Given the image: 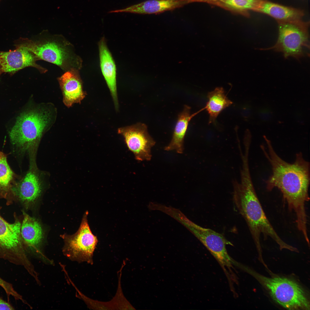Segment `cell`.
<instances>
[{
    "instance_id": "cell-15",
    "label": "cell",
    "mask_w": 310,
    "mask_h": 310,
    "mask_svg": "<svg viewBox=\"0 0 310 310\" xmlns=\"http://www.w3.org/2000/svg\"><path fill=\"white\" fill-rule=\"evenodd\" d=\"M99 48L101 71L110 92L115 108L117 110L119 103L116 84V67L104 37L99 43Z\"/></svg>"
},
{
    "instance_id": "cell-26",
    "label": "cell",
    "mask_w": 310,
    "mask_h": 310,
    "mask_svg": "<svg viewBox=\"0 0 310 310\" xmlns=\"http://www.w3.org/2000/svg\"><path fill=\"white\" fill-rule=\"evenodd\" d=\"M3 73V72L2 70V69H1V67L0 66V76L1 74Z\"/></svg>"
},
{
    "instance_id": "cell-14",
    "label": "cell",
    "mask_w": 310,
    "mask_h": 310,
    "mask_svg": "<svg viewBox=\"0 0 310 310\" xmlns=\"http://www.w3.org/2000/svg\"><path fill=\"white\" fill-rule=\"evenodd\" d=\"M187 4L185 0H148L124 9L111 11L108 13L157 14L173 10Z\"/></svg>"
},
{
    "instance_id": "cell-18",
    "label": "cell",
    "mask_w": 310,
    "mask_h": 310,
    "mask_svg": "<svg viewBox=\"0 0 310 310\" xmlns=\"http://www.w3.org/2000/svg\"><path fill=\"white\" fill-rule=\"evenodd\" d=\"M23 219L21 225V235L29 247L36 249L43 237V232L40 223L36 219L23 212Z\"/></svg>"
},
{
    "instance_id": "cell-13",
    "label": "cell",
    "mask_w": 310,
    "mask_h": 310,
    "mask_svg": "<svg viewBox=\"0 0 310 310\" xmlns=\"http://www.w3.org/2000/svg\"><path fill=\"white\" fill-rule=\"evenodd\" d=\"M58 81L65 105L69 108L75 103H81L86 94L78 69L73 68L66 71Z\"/></svg>"
},
{
    "instance_id": "cell-2",
    "label": "cell",
    "mask_w": 310,
    "mask_h": 310,
    "mask_svg": "<svg viewBox=\"0 0 310 310\" xmlns=\"http://www.w3.org/2000/svg\"><path fill=\"white\" fill-rule=\"evenodd\" d=\"M233 187L234 202L246 222L260 255L261 253L260 240L261 234L264 239L269 237L274 240L280 249L292 251L293 247L280 237L266 215L256 193L248 166H242L240 181H234Z\"/></svg>"
},
{
    "instance_id": "cell-9",
    "label": "cell",
    "mask_w": 310,
    "mask_h": 310,
    "mask_svg": "<svg viewBox=\"0 0 310 310\" xmlns=\"http://www.w3.org/2000/svg\"><path fill=\"white\" fill-rule=\"evenodd\" d=\"M118 133L123 137L127 147L138 161L150 160L151 149L156 142L149 133L147 126L139 123L119 128Z\"/></svg>"
},
{
    "instance_id": "cell-20",
    "label": "cell",
    "mask_w": 310,
    "mask_h": 310,
    "mask_svg": "<svg viewBox=\"0 0 310 310\" xmlns=\"http://www.w3.org/2000/svg\"><path fill=\"white\" fill-rule=\"evenodd\" d=\"M261 0H219L214 4L232 12L248 16V11H254Z\"/></svg>"
},
{
    "instance_id": "cell-19",
    "label": "cell",
    "mask_w": 310,
    "mask_h": 310,
    "mask_svg": "<svg viewBox=\"0 0 310 310\" xmlns=\"http://www.w3.org/2000/svg\"><path fill=\"white\" fill-rule=\"evenodd\" d=\"M207 98L208 101L204 108L209 115V124L214 123L221 112L233 103L227 97L222 88H217L209 92Z\"/></svg>"
},
{
    "instance_id": "cell-17",
    "label": "cell",
    "mask_w": 310,
    "mask_h": 310,
    "mask_svg": "<svg viewBox=\"0 0 310 310\" xmlns=\"http://www.w3.org/2000/svg\"><path fill=\"white\" fill-rule=\"evenodd\" d=\"M254 11L268 15L278 21L301 19L303 13L301 11L266 0H261Z\"/></svg>"
},
{
    "instance_id": "cell-24",
    "label": "cell",
    "mask_w": 310,
    "mask_h": 310,
    "mask_svg": "<svg viewBox=\"0 0 310 310\" xmlns=\"http://www.w3.org/2000/svg\"><path fill=\"white\" fill-rule=\"evenodd\" d=\"M14 309L9 303L0 298V310H13Z\"/></svg>"
},
{
    "instance_id": "cell-5",
    "label": "cell",
    "mask_w": 310,
    "mask_h": 310,
    "mask_svg": "<svg viewBox=\"0 0 310 310\" xmlns=\"http://www.w3.org/2000/svg\"><path fill=\"white\" fill-rule=\"evenodd\" d=\"M20 39L38 60L56 65L66 71L73 68L77 69L78 59L66 41L54 37L36 40L24 38Z\"/></svg>"
},
{
    "instance_id": "cell-10",
    "label": "cell",
    "mask_w": 310,
    "mask_h": 310,
    "mask_svg": "<svg viewBox=\"0 0 310 310\" xmlns=\"http://www.w3.org/2000/svg\"><path fill=\"white\" fill-rule=\"evenodd\" d=\"M187 227L217 260L223 268L232 266L235 261L229 255L226 245H232L221 234L210 228L199 226L189 220Z\"/></svg>"
},
{
    "instance_id": "cell-22",
    "label": "cell",
    "mask_w": 310,
    "mask_h": 310,
    "mask_svg": "<svg viewBox=\"0 0 310 310\" xmlns=\"http://www.w3.org/2000/svg\"><path fill=\"white\" fill-rule=\"evenodd\" d=\"M79 294L81 298L87 305L88 307L90 309L113 310V303L111 300L106 302L98 301L89 298L80 292Z\"/></svg>"
},
{
    "instance_id": "cell-23",
    "label": "cell",
    "mask_w": 310,
    "mask_h": 310,
    "mask_svg": "<svg viewBox=\"0 0 310 310\" xmlns=\"http://www.w3.org/2000/svg\"><path fill=\"white\" fill-rule=\"evenodd\" d=\"M260 118L262 121H268L270 120L272 113L269 108H264L260 109L258 112Z\"/></svg>"
},
{
    "instance_id": "cell-7",
    "label": "cell",
    "mask_w": 310,
    "mask_h": 310,
    "mask_svg": "<svg viewBox=\"0 0 310 310\" xmlns=\"http://www.w3.org/2000/svg\"><path fill=\"white\" fill-rule=\"evenodd\" d=\"M88 212L84 215L78 230L72 235L62 236L65 249L80 262L93 263V253L98 242L97 237L92 232L88 222Z\"/></svg>"
},
{
    "instance_id": "cell-8",
    "label": "cell",
    "mask_w": 310,
    "mask_h": 310,
    "mask_svg": "<svg viewBox=\"0 0 310 310\" xmlns=\"http://www.w3.org/2000/svg\"><path fill=\"white\" fill-rule=\"evenodd\" d=\"M21 224L18 221L10 223L0 216V259L17 263L26 253L22 243Z\"/></svg>"
},
{
    "instance_id": "cell-16",
    "label": "cell",
    "mask_w": 310,
    "mask_h": 310,
    "mask_svg": "<svg viewBox=\"0 0 310 310\" xmlns=\"http://www.w3.org/2000/svg\"><path fill=\"white\" fill-rule=\"evenodd\" d=\"M204 108L191 114V107L186 105L184 106L183 110L178 115L172 139L169 144L165 147V150H175L178 153H183L184 139L189 123L192 118L204 110Z\"/></svg>"
},
{
    "instance_id": "cell-25",
    "label": "cell",
    "mask_w": 310,
    "mask_h": 310,
    "mask_svg": "<svg viewBox=\"0 0 310 310\" xmlns=\"http://www.w3.org/2000/svg\"><path fill=\"white\" fill-rule=\"evenodd\" d=\"M219 0H185L187 4L194 2H204L212 5Z\"/></svg>"
},
{
    "instance_id": "cell-4",
    "label": "cell",
    "mask_w": 310,
    "mask_h": 310,
    "mask_svg": "<svg viewBox=\"0 0 310 310\" xmlns=\"http://www.w3.org/2000/svg\"><path fill=\"white\" fill-rule=\"evenodd\" d=\"M244 269L266 287L273 299L284 308L290 310L309 309L304 292L294 280L280 277H267L245 267Z\"/></svg>"
},
{
    "instance_id": "cell-3",
    "label": "cell",
    "mask_w": 310,
    "mask_h": 310,
    "mask_svg": "<svg viewBox=\"0 0 310 310\" xmlns=\"http://www.w3.org/2000/svg\"><path fill=\"white\" fill-rule=\"evenodd\" d=\"M56 113L51 103L40 104L22 113L9 132L11 144L22 153L36 154L42 136L55 121Z\"/></svg>"
},
{
    "instance_id": "cell-11",
    "label": "cell",
    "mask_w": 310,
    "mask_h": 310,
    "mask_svg": "<svg viewBox=\"0 0 310 310\" xmlns=\"http://www.w3.org/2000/svg\"><path fill=\"white\" fill-rule=\"evenodd\" d=\"M15 49L7 51H0V66L3 72L13 74L27 67H33L41 73L46 69L38 65L35 55L19 39L15 43Z\"/></svg>"
},
{
    "instance_id": "cell-1",
    "label": "cell",
    "mask_w": 310,
    "mask_h": 310,
    "mask_svg": "<svg viewBox=\"0 0 310 310\" xmlns=\"http://www.w3.org/2000/svg\"><path fill=\"white\" fill-rule=\"evenodd\" d=\"M264 138L267 147L262 145L260 148L272 172L266 181V189L271 191L276 188L281 191L289 210L295 214L298 229L305 231L307 223L305 204L309 200V163L301 152L296 154L293 163L286 162L276 153L271 141L265 136Z\"/></svg>"
},
{
    "instance_id": "cell-12",
    "label": "cell",
    "mask_w": 310,
    "mask_h": 310,
    "mask_svg": "<svg viewBox=\"0 0 310 310\" xmlns=\"http://www.w3.org/2000/svg\"><path fill=\"white\" fill-rule=\"evenodd\" d=\"M29 169L21 181L11 188L12 191L23 204L28 206L41 195L44 186L41 173L36 165V158L30 159Z\"/></svg>"
},
{
    "instance_id": "cell-6",
    "label": "cell",
    "mask_w": 310,
    "mask_h": 310,
    "mask_svg": "<svg viewBox=\"0 0 310 310\" xmlns=\"http://www.w3.org/2000/svg\"><path fill=\"white\" fill-rule=\"evenodd\" d=\"M278 36L273 46L261 50H273L282 53L285 58L299 59L304 55V49L309 48L308 23L301 19L278 21Z\"/></svg>"
},
{
    "instance_id": "cell-27",
    "label": "cell",
    "mask_w": 310,
    "mask_h": 310,
    "mask_svg": "<svg viewBox=\"0 0 310 310\" xmlns=\"http://www.w3.org/2000/svg\"></svg>"
},
{
    "instance_id": "cell-21",
    "label": "cell",
    "mask_w": 310,
    "mask_h": 310,
    "mask_svg": "<svg viewBox=\"0 0 310 310\" xmlns=\"http://www.w3.org/2000/svg\"><path fill=\"white\" fill-rule=\"evenodd\" d=\"M13 173L5 155L0 151V193L5 196L10 189Z\"/></svg>"
}]
</instances>
